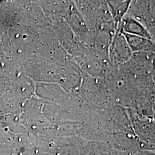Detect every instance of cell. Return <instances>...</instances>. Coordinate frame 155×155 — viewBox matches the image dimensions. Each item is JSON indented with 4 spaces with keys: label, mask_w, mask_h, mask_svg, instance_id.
Masks as SVG:
<instances>
[{
    "label": "cell",
    "mask_w": 155,
    "mask_h": 155,
    "mask_svg": "<svg viewBox=\"0 0 155 155\" xmlns=\"http://www.w3.org/2000/svg\"><path fill=\"white\" fill-rule=\"evenodd\" d=\"M134 2H131L128 10L130 15L127 16L141 23L149 31L155 27V1Z\"/></svg>",
    "instance_id": "obj_1"
},
{
    "label": "cell",
    "mask_w": 155,
    "mask_h": 155,
    "mask_svg": "<svg viewBox=\"0 0 155 155\" xmlns=\"http://www.w3.org/2000/svg\"><path fill=\"white\" fill-rule=\"evenodd\" d=\"M132 52L155 51V43L151 40L121 32Z\"/></svg>",
    "instance_id": "obj_2"
},
{
    "label": "cell",
    "mask_w": 155,
    "mask_h": 155,
    "mask_svg": "<svg viewBox=\"0 0 155 155\" xmlns=\"http://www.w3.org/2000/svg\"><path fill=\"white\" fill-rule=\"evenodd\" d=\"M130 1H114L116 5L113 7L114 11V16L117 22L122 21V18L125 16L129 10V6L131 4Z\"/></svg>",
    "instance_id": "obj_4"
},
{
    "label": "cell",
    "mask_w": 155,
    "mask_h": 155,
    "mask_svg": "<svg viewBox=\"0 0 155 155\" xmlns=\"http://www.w3.org/2000/svg\"><path fill=\"white\" fill-rule=\"evenodd\" d=\"M122 32L139 36L152 40V38L148 31L144 25L131 17L125 15L122 18Z\"/></svg>",
    "instance_id": "obj_3"
},
{
    "label": "cell",
    "mask_w": 155,
    "mask_h": 155,
    "mask_svg": "<svg viewBox=\"0 0 155 155\" xmlns=\"http://www.w3.org/2000/svg\"><path fill=\"white\" fill-rule=\"evenodd\" d=\"M150 33L152 38V40H154L155 41V27L151 29V31H150Z\"/></svg>",
    "instance_id": "obj_5"
}]
</instances>
